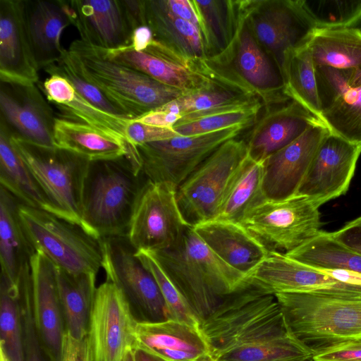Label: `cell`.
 I'll use <instances>...</instances> for the list:
<instances>
[{
  "instance_id": "cell-30",
  "label": "cell",
  "mask_w": 361,
  "mask_h": 361,
  "mask_svg": "<svg viewBox=\"0 0 361 361\" xmlns=\"http://www.w3.org/2000/svg\"><path fill=\"white\" fill-rule=\"evenodd\" d=\"M144 16L154 39L176 55L192 62L207 58L200 29L171 13L162 0H144Z\"/></svg>"
},
{
  "instance_id": "cell-8",
  "label": "cell",
  "mask_w": 361,
  "mask_h": 361,
  "mask_svg": "<svg viewBox=\"0 0 361 361\" xmlns=\"http://www.w3.org/2000/svg\"><path fill=\"white\" fill-rule=\"evenodd\" d=\"M18 215L35 252H42L56 267L72 274H97L102 268V239L91 235L81 226L21 202Z\"/></svg>"
},
{
  "instance_id": "cell-46",
  "label": "cell",
  "mask_w": 361,
  "mask_h": 361,
  "mask_svg": "<svg viewBox=\"0 0 361 361\" xmlns=\"http://www.w3.org/2000/svg\"><path fill=\"white\" fill-rule=\"evenodd\" d=\"M43 70L50 75H58L66 79L82 97L95 106L111 114L127 118L96 86L81 75L68 49L64 50L58 61Z\"/></svg>"
},
{
  "instance_id": "cell-1",
  "label": "cell",
  "mask_w": 361,
  "mask_h": 361,
  "mask_svg": "<svg viewBox=\"0 0 361 361\" xmlns=\"http://www.w3.org/2000/svg\"><path fill=\"white\" fill-rule=\"evenodd\" d=\"M214 361H312L274 295L249 286L226 296L200 324Z\"/></svg>"
},
{
  "instance_id": "cell-20",
  "label": "cell",
  "mask_w": 361,
  "mask_h": 361,
  "mask_svg": "<svg viewBox=\"0 0 361 361\" xmlns=\"http://www.w3.org/2000/svg\"><path fill=\"white\" fill-rule=\"evenodd\" d=\"M36 84L1 82V121L16 137L41 146L56 147V117L51 104Z\"/></svg>"
},
{
  "instance_id": "cell-52",
  "label": "cell",
  "mask_w": 361,
  "mask_h": 361,
  "mask_svg": "<svg viewBox=\"0 0 361 361\" xmlns=\"http://www.w3.org/2000/svg\"><path fill=\"white\" fill-rule=\"evenodd\" d=\"M180 118L181 116L177 114L154 110L134 120L151 126L163 128H173Z\"/></svg>"
},
{
  "instance_id": "cell-21",
  "label": "cell",
  "mask_w": 361,
  "mask_h": 361,
  "mask_svg": "<svg viewBox=\"0 0 361 361\" xmlns=\"http://www.w3.org/2000/svg\"><path fill=\"white\" fill-rule=\"evenodd\" d=\"M329 133L324 123L314 125L264 160L263 188L267 199L284 200L297 195L320 144Z\"/></svg>"
},
{
  "instance_id": "cell-17",
  "label": "cell",
  "mask_w": 361,
  "mask_h": 361,
  "mask_svg": "<svg viewBox=\"0 0 361 361\" xmlns=\"http://www.w3.org/2000/svg\"><path fill=\"white\" fill-rule=\"evenodd\" d=\"M361 154V145L329 133L320 144L297 194L319 207L345 195Z\"/></svg>"
},
{
  "instance_id": "cell-22",
  "label": "cell",
  "mask_w": 361,
  "mask_h": 361,
  "mask_svg": "<svg viewBox=\"0 0 361 361\" xmlns=\"http://www.w3.org/2000/svg\"><path fill=\"white\" fill-rule=\"evenodd\" d=\"M320 120L330 133L361 145V86L349 84L346 69L315 66Z\"/></svg>"
},
{
  "instance_id": "cell-55",
  "label": "cell",
  "mask_w": 361,
  "mask_h": 361,
  "mask_svg": "<svg viewBox=\"0 0 361 361\" xmlns=\"http://www.w3.org/2000/svg\"><path fill=\"white\" fill-rule=\"evenodd\" d=\"M121 361H135L133 350L128 351Z\"/></svg>"
},
{
  "instance_id": "cell-3",
  "label": "cell",
  "mask_w": 361,
  "mask_h": 361,
  "mask_svg": "<svg viewBox=\"0 0 361 361\" xmlns=\"http://www.w3.org/2000/svg\"><path fill=\"white\" fill-rule=\"evenodd\" d=\"M139 154L130 151L123 157L91 161L86 176L82 225L102 239L126 236L134 207L147 180Z\"/></svg>"
},
{
  "instance_id": "cell-35",
  "label": "cell",
  "mask_w": 361,
  "mask_h": 361,
  "mask_svg": "<svg viewBox=\"0 0 361 361\" xmlns=\"http://www.w3.org/2000/svg\"><path fill=\"white\" fill-rule=\"evenodd\" d=\"M11 131L0 121V181L22 204L50 212L49 205L11 141Z\"/></svg>"
},
{
  "instance_id": "cell-2",
  "label": "cell",
  "mask_w": 361,
  "mask_h": 361,
  "mask_svg": "<svg viewBox=\"0 0 361 361\" xmlns=\"http://www.w3.org/2000/svg\"><path fill=\"white\" fill-rule=\"evenodd\" d=\"M151 252L200 324L226 296L244 286L246 275L214 254L192 226L175 246Z\"/></svg>"
},
{
  "instance_id": "cell-23",
  "label": "cell",
  "mask_w": 361,
  "mask_h": 361,
  "mask_svg": "<svg viewBox=\"0 0 361 361\" xmlns=\"http://www.w3.org/2000/svg\"><path fill=\"white\" fill-rule=\"evenodd\" d=\"M32 311L42 344L51 361H61L65 324L56 266L36 251L30 260Z\"/></svg>"
},
{
  "instance_id": "cell-51",
  "label": "cell",
  "mask_w": 361,
  "mask_h": 361,
  "mask_svg": "<svg viewBox=\"0 0 361 361\" xmlns=\"http://www.w3.org/2000/svg\"><path fill=\"white\" fill-rule=\"evenodd\" d=\"M166 8L174 16L186 20L200 29L197 17L190 0H162Z\"/></svg>"
},
{
  "instance_id": "cell-48",
  "label": "cell",
  "mask_w": 361,
  "mask_h": 361,
  "mask_svg": "<svg viewBox=\"0 0 361 361\" xmlns=\"http://www.w3.org/2000/svg\"><path fill=\"white\" fill-rule=\"evenodd\" d=\"M312 361H361V340L324 350L314 354Z\"/></svg>"
},
{
  "instance_id": "cell-49",
  "label": "cell",
  "mask_w": 361,
  "mask_h": 361,
  "mask_svg": "<svg viewBox=\"0 0 361 361\" xmlns=\"http://www.w3.org/2000/svg\"><path fill=\"white\" fill-rule=\"evenodd\" d=\"M61 361H92L87 336L77 338L66 331Z\"/></svg>"
},
{
  "instance_id": "cell-13",
  "label": "cell",
  "mask_w": 361,
  "mask_h": 361,
  "mask_svg": "<svg viewBox=\"0 0 361 361\" xmlns=\"http://www.w3.org/2000/svg\"><path fill=\"white\" fill-rule=\"evenodd\" d=\"M248 127L233 126L209 133L182 136L136 146L146 179L177 188L216 149Z\"/></svg>"
},
{
  "instance_id": "cell-39",
  "label": "cell",
  "mask_w": 361,
  "mask_h": 361,
  "mask_svg": "<svg viewBox=\"0 0 361 361\" xmlns=\"http://www.w3.org/2000/svg\"><path fill=\"white\" fill-rule=\"evenodd\" d=\"M281 73L285 93L319 117L321 109L315 65L307 44L284 53Z\"/></svg>"
},
{
  "instance_id": "cell-26",
  "label": "cell",
  "mask_w": 361,
  "mask_h": 361,
  "mask_svg": "<svg viewBox=\"0 0 361 361\" xmlns=\"http://www.w3.org/2000/svg\"><path fill=\"white\" fill-rule=\"evenodd\" d=\"M134 348L165 361H200L212 358L200 328L173 319L138 322Z\"/></svg>"
},
{
  "instance_id": "cell-57",
  "label": "cell",
  "mask_w": 361,
  "mask_h": 361,
  "mask_svg": "<svg viewBox=\"0 0 361 361\" xmlns=\"http://www.w3.org/2000/svg\"><path fill=\"white\" fill-rule=\"evenodd\" d=\"M200 361H214V360H212V358H209V359L203 360H200Z\"/></svg>"
},
{
  "instance_id": "cell-27",
  "label": "cell",
  "mask_w": 361,
  "mask_h": 361,
  "mask_svg": "<svg viewBox=\"0 0 361 361\" xmlns=\"http://www.w3.org/2000/svg\"><path fill=\"white\" fill-rule=\"evenodd\" d=\"M192 228L221 260L246 276L269 252L240 223L214 219Z\"/></svg>"
},
{
  "instance_id": "cell-54",
  "label": "cell",
  "mask_w": 361,
  "mask_h": 361,
  "mask_svg": "<svg viewBox=\"0 0 361 361\" xmlns=\"http://www.w3.org/2000/svg\"><path fill=\"white\" fill-rule=\"evenodd\" d=\"M135 361H165L139 348L133 349Z\"/></svg>"
},
{
  "instance_id": "cell-4",
  "label": "cell",
  "mask_w": 361,
  "mask_h": 361,
  "mask_svg": "<svg viewBox=\"0 0 361 361\" xmlns=\"http://www.w3.org/2000/svg\"><path fill=\"white\" fill-rule=\"evenodd\" d=\"M201 72L212 80L259 99L265 109L292 99L284 92L281 69L263 49L246 20L245 0L233 37L221 53L202 59Z\"/></svg>"
},
{
  "instance_id": "cell-24",
  "label": "cell",
  "mask_w": 361,
  "mask_h": 361,
  "mask_svg": "<svg viewBox=\"0 0 361 361\" xmlns=\"http://www.w3.org/2000/svg\"><path fill=\"white\" fill-rule=\"evenodd\" d=\"M321 123L318 116L295 100L265 109L244 139L248 156L264 161Z\"/></svg>"
},
{
  "instance_id": "cell-50",
  "label": "cell",
  "mask_w": 361,
  "mask_h": 361,
  "mask_svg": "<svg viewBox=\"0 0 361 361\" xmlns=\"http://www.w3.org/2000/svg\"><path fill=\"white\" fill-rule=\"evenodd\" d=\"M339 243L361 255V216L331 233Z\"/></svg>"
},
{
  "instance_id": "cell-47",
  "label": "cell",
  "mask_w": 361,
  "mask_h": 361,
  "mask_svg": "<svg viewBox=\"0 0 361 361\" xmlns=\"http://www.w3.org/2000/svg\"><path fill=\"white\" fill-rule=\"evenodd\" d=\"M180 135L173 128L151 126L131 120L125 130V139L132 146L171 139Z\"/></svg>"
},
{
  "instance_id": "cell-31",
  "label": "cell",
  "mask_w": 361,
  "mask_h": 361,
  "mask_svg": "<svg viewBox=\"0 0 361 361\" xmlns=\"http://www.w3.org/2000/svg\"><path fill=\"white\" fill-rule=\"evenodd\" d=\"M56 147L74 152L90 161L126 156L130 145L118 135L100 129L56 118L54 128Z\"/></svg>"
},
{
  "instance_id": "cell-10",
  "label": "cell",
  "mask_w": 361,
  "mask_h": 361,
  "mask_svg": "<svg viewBox=\"0 0 361 361\" xmlns=\"http://www.w3.org/2000/svg\"><path fill=\"white\" fill-rule=\"evenodd\" d=\"M247 154L244 139H231L177 188L180 209L191 226L216 219L228 183Z\"/></svg>"
},
{
  "instance_id": "cell-29",
  "label": "cell",
  "mask_w": 361,
  "mask_h": 361,
  "mask_svg": "<svg viewBox=\"0 0 361 361\" xmlns=\"http://www.w3.org/2000/svg\"><path fill=\"white\" fill-rule=\"evenodd\" d=\"M38 87L49 104L57 109L60 118L88 125L125 139V130L132 119L111 114L95 106L64 78L51 75Z\"/></svg>"
},
{
  "instance_id": "cell-6",
  "label": "cell",
  "mask_w": 361,
  "mask_h": 361,
  "mask_svg": "<svg viewBox=\"0 0 361 361\" xmlns=\"http://www.w3.org/2000/svg\"><path fill=\"white\" fill-rule=\"evenodd\" d=\"M81 75L127 118L134 120L185 94L109 58L102 48L81 39L68 49Z\"/></svg>"
},
{
  "instance_id": "cell-38",
  "label": "cell",
  "mask_w": 361,
  "mask_h": 361,
  "mask_svg": "<svg viewBox=\"0 0 361 361\" xmlns=\"http://www.w3.org/2000/svg\"><path fill=\"white\" fill-rule=\"evenodd\" d=\"M197 17L207 57L223 51L232 40L238 18L239 0H190Z\"/></svg>"
},
{
  "instance_id": "cell-12",
  "label": "cell",
  "mask_w": 361,
  "mask_h": 361,
  "mask_svg": "<svg viewBox=\"0 0 361 361\" xmlns=\"http://www.w3.org/2000/svg\"><path fill=\"white\" fill-rule=\"evenodd\" d=\"M106 279L121 290L137 322L169 319L166 305L153 275L135 255L126 236L102 238Z\"/></svg>"
},
{
  "instance_id": "cell-28",
  "label": "cell",
  "mask_w": 361,
  "mask_h": 361,
  "mask_svg": "<svg viewBox=\"0 0 361 361\" xmlns=\"http://www.w3.org/2000/svg\"><path fill=\"white\" fill-rule=\"evenodd\" d=\"M23 7L37 64L44 69L58 61L65 50L61 37L71 25L68 1L23 0Z\"/></svg>"
},
{
  "instance_id": "cell-43",
  "label": "cell",
  "mask_w": 361,
  "mask_h": 361,
  "mask_svg": "<svg viewBox=\"0 0 361 361\" xmlns=\"http://www.w3.org/2000/svg\"><path fill=\"white\" fill-rule=\"evenodd\" d=\"M263 105L258 102L248 107L229 110L186 121H178L173 127L182 136L209 133L233 126H252Z\"/></svg>"
},
{
  "instance_id": "cell-58",
  "label": "cell",
  "mask_w": 361,
  "mask_h": 361,
  "mask_svg": "<svg viewBox=\"0 0 361 361\" xmlns=\"http://www.w3.org/2000/svg\"><path fill=\"white\" fill-rule=\"evenodd\" d=\"M361 30V29H360Z\"/></svg>"
},
{
  "instance_id": "cell-34",
  "label": "cell",
  "mask_w": 361,
  "mask_h": 361,
  "mask_svg": "<svg viewBox=\"0 0 361 361\" xmlns=\"http://www.w3.org/2000/svg\"><path fill=\"white\" fill-rule=\"evenodd\" d=\"M264 161L247 154L228 183L216 219L240 223L249 210L267 198Z\"/></svg>"
},
{
  "instance_id": "cell-40",
  "label": "cell",
  "mask_w": 361,
  "mask_h": 361,
  "mask_svg": "<svg viewBox=\"0 0 361 361\" xmlns=\"http://www.w3.org/2000/svg\"><path fill=\"white\" fill-rule=\"evenodd\" d=\"M285 255L316 268L340 269L361 274V255L337 241L331 233L324 231Z\"/></svg>"
},
{
  "instance_id": "cell-37",
  "label": "cell",
  "mask_w": 361,
  "mask_h": 361,
  "mask_svg": "<svg viewBox=\"0 0 361 361\" xmlns=\"http://www.w3.org/2000/svg\"><path fill=\"white\" fill-rule=\"evenodd\" d=\"M307 47L315 66L336 69L361 67V30H314Z\"/></svg>"
},
{
  "instance_id": "cell-7",
  "label": "cell",
  "mask_w": 361,
  "mask_h": 361,
  "mask_svg": "<svg viewBox=\"0 0 361 361\" xmlns=\"http://www.w3.org/2000/svg\"><path fill=\"white\" fill-rule=\"evenodd\" d=\"M11 141L47 200L50 212L82 227L83 191L91 161L71 151L38 145L12 133Z\"/></svg>"
},
{
  "instance_id": "cell-56",
  "label": "cell",
  "mask_w": 361,
  "mask_h": 361,
  "mask_svg": "<svg viewBox=\"0 0 361 361\" xmlns=\"http://www.w3.org/2000/svg\"><path fill=\"white\" fill-rule=\"evenodd\" d=\"M0 361H9L4 352L0 349Z\"/></svg>"
},
{
  "instance_id": "cell-53",
  "label": "cell",
  "mask_w": 361,
  "mask_h": 361,
  "mask_svg": "<svg viewBox=\"0 0 361 361\" xmlns=\"http://www.w3.org/2000/svg\"><path fill=\"white\" fill-rule=\"evenodd\" d=\"M346 75L349 84L361 86V67L356 69H346Z\"/></svg>"
},
{
  "instance_id": "cell-41",
  "label": "cell",
  "mask_w": 361,
  "mask_h": 361,
  "mask_svg": "<svg viewBox=\"0 0 361 361\" xmlns=\"http://www.w3.org/2000/svg\"><path fill=\"white\" fill-rule=\"evenodd\" d=\"M0 349L9 361H25L18 278L10 281L1 274L0 285Z\"/></svg>"
},
{
  "instance_id": "cell-44",
  "label": "cell",
  "mask_w": 361,
  "mask_h": 361,
  "mask_svg": "<svg viewBox=\"0 0 361 361\" xmlns=\"http://www.w3.org/2000/svg\"><path fill=\"white\" fill-rule=\"evenodd\" d=\"M135 255L155 279L166 305L169 319L200 327L199 319L153 254L147 250H137Z\"/></svg>"
},
{
  "instance_id": "cell-15",
  "label": "cell",
  "mask_w": 361,
  "mask_h": 361,
  "mask_svg": "<svg viewBox=\"0 0 361 361\" xmlns=\"http://www.w3.org/2000/svg\"><path fill=\"white\" fill-rule=\"evenodd\" d=\"M245 9L251 32L281 71L284 53L307 44L314 31L300 0H245Z\"/></svg>"
},
{
  "instance_id": "cell-36",
  "label": "cell",
  "mask_w": 361,
  "mask_h": 361,
  "mask_svg": "<svg viewBox=\"0 0 361 361\" xmlns=\"http://www.w3.org/2000/svg\"><path fill=\"white\" fill-rule=\"evenodd\" d=\"M259 98L228 87L217 85L209 89L187 93L157 109L181 116L186 121L206 115L248 107Z\"/></svg>"
},
{
  "instance_id": "cell-14",
  "label": "cell",
  "mask_w": 361,
  "mask_h": 361,
  "mask_svg": "<svg viewBox=\"0 0 361 361\" xmlns=\"http://www.w3.org/2000/svg\"><path fill=\"white\" fill-rule=\"evenodd\" d=\"M137 322L121 290L106 279L97 287L87 338L92 361H121L133 350Z\"/></svg>"
},
{
  "instance_id": "cell-16",
  "label": "cell",
  "mask_w": 361,
  "mask_h": 361,
  "mask_svg": "<svg viewBox=\"0 0 361 361\" xmlns=\"http://www.w3.org/2000/svg\"><path fill=\"white\" fill-rule=\"evenodd\" d=\"M245 286L264 293H331L361 295V288L343 283L326 269L316 268L271 251L247 276Z\"/></svg>"
},
{
  "instance_id": "cell-32",
  "label": "cell",
  "mask_w": 361,
  "mask_h": 361,
  "mask_svg": "<svg viewBox=\"0 0 361 361\" xmlns=\"http://www.w3.org/2000/svg\"><path fill=\"white\" fill-rule=\"evenodd\" d=\"M20 202L4 187L0 192V259L1 274L16 281L35 250L28 240L18 215Z\"/></svg>"
},
{
  "instance_id": "cell-11",
  "label": "cell",
  "mask_w": 361,
  "mask_h": 361,
  "mask_svg": "<svg viewBox=\"0 0 361 361\" xmlns=\"http://www.w3.org/2000/svg\"><path fill=\"white\" fill-rule=\"evenodd\" d=\"M190 226L178 203L177 187L147 179L136 200L126 238L136 251L157 252L175 246Z\"/></svg>"
},
{
  "instance_id": "cell-45",
  "label": "cell",
  "mask_w": 361,
  "mask_h": 361,
  "mask_svg": "<svg viewBox=\"0 0 361 361\" xmlns=\"http://www.w3.org/2000/svg\"><path fill=\"white\" fill-rule=\"evenodd\" d=\"M18 281L20 288V310L25 361H51L42 344L35 322L30 263L21 270Z\"/></svg>"
},
{
  "instance_id": "cell-25",
  "label": "cell",
  "mask_w": 361,
  "mask_h": 361,
  "mask_svg": "<svg viewBox=\"0 0 361 361\" xmlns=\"http://www.w3.org/2000/svg\"><path fill=\"white\" fill-rule=\"evenodd\" d=\"M39 71L26 29L23 0H0V81L37 84Z\"/></svg>"
},
{
  "instance_id": "cell-5",
  "label": "cell",
  "mask_w": 361,
  "mask_h": 361,
  "mask_svg": "<svg viewBox=\"0 0 361 361\" xmlns=\"http://www.w3.org/2000/svg\"><path fill=\"white\" fill-rule=\"evenodd\" d=\"M274 295L288 329L314 355L361 340V295L331 293Z\"/></svg>"
},
{
  "instance_id": "cell-33",
  "label": "cell",
  "mask_w": 361,
  "mask_h": 361,
  "mask_svg": "<svg viewBox=\"0 0 361 361\" xmlns=\"http://www.w3.org/2000/svg\"><path fill=\"white\" fill-rule=\"evenodd\" d=\"M56 271L66 331L82 338L87 335L97 274H72L57 267Z\"/></svg>"
},
{
  "instance_id": "cell-18",
  "label": "cell",
  "mask_w": 361,
  "mask_h": 361,
  "mask_svg": "<svg viewBox=\"0 0 361 361\" xmlns=\"http://www.w3.org/2000/svg\"><path fill=\"white\" fill-rule=\"evenodd\" d=\"M68 6L80 39L104 49L130 46L134 30L140 26L126 0H71Z\"/></svg>"
},
{
  "instance_id": "cell-19",
  "label": "cell",
  "mask_w": 361,
  "mask_h": 361,
  "mask_svg": "<svg viewBox=\"0 0 361 361\" xmlns=\"http://www.w3.org/2000/svg\"><path fill=\"white\" fill-rule=\"evenodd\" d=\"M104 50L111 59L185 94L221 85L201 72L202 59L195 62L186 61L154 38L143 51L135 50L130 46Z\"/></svg>"
},
{
  "instance_id": "cell-42",
  "label": "cell",
  "mask_w": 361,
  "mask_h": 361,
  "mask_svg": "<svg viewBox=\"0 0 361 361\" xmlns=\"http://www.w3.org/2000/svg\"><path fill=\"white\" fill-rule=\"evenodd\" d=\"M314 30L361 29V0H300Z\"/></svg>"
},
{
  "instance_id": "cell-9",
  "label": "cell",
  "mask_w": 361,
  "mask_h": 361,
  "mask_svg": "<svg viewBox=\"0 0 361 361\" xmlns=\"http://www.w3.org/2000/svg\"><path fill=\"white\" fill-rule=\"evenodd\" d=\"M319 207L299 194L284 200L266 198L249 210L240 224L269 252L286 254L321 231Z\"/></svg>"
}]
</instances>
